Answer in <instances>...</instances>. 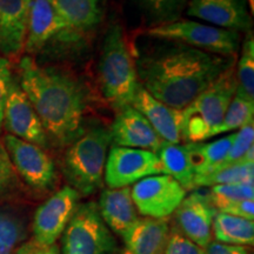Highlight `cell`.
<instances>
[{
    "mask_svg": "<svg viewBox=\"0 0 254 254\" xmlns=\"http://www.w3.org/2000/svg\"><path fill=\"white\" fill-rule=\"evenodd\" d=\"M78 37L57 13L51 0H31L25 51L36 55L50 41H72Z\"/></svg>",
    "mask_w": 254,
    "mask_h": 254,
    "instance_id": "4fadbf2b",
    "label": "cell"
},
{
    "mask_svg": "<svg viewBox=\"0 0 254 254\" xmlns=\"http://www.w3.org/2000/svg\"><path fill=\"white\" fill-rule=\"evenodd\" d=\"M98 80L101 94L114 109L132 104L139 87L135 63L123 28L114 25L107 31L101 49Z\"/></svg>",
    "mask_w": 254,
    "mask_h": 254,
    "instance_id": "277c9868",
    "label": "cell"
},
{
    "mask_svg": "<svg viewBox=\"0 0 254 254\" xmlns=\"http://www.w3.org/2000/svg\"><path fill=\"white\" fill-rule=\"evenodd\" d=\"M234 136H236V133H232L230 135L217 139L212 142H187L185 144L190 157L192 159L193 167H194V179L214 172L224 163L233 144Z\"/></svg>",
    "mask_w": 254,
    "mask_h": 254,
    "instance_id": "7402d4cb",
    "label": "cell"
},
{
    "mask_svg": "<svg viewBox=\"0 0 254 254\" xmlns=\"http://www.w3.org/2000/svg\"><path fill=\"white\" fill-rule=\"evenodd\" d=\"M247 2H249L250 7H251V14H253V11H254V0H246Z\"/></svg>",
    "mask_w": 254,
    "mask_h": 254,
    "instance_id": "74e56055",
    "label": "cell"
},
{
    "mask_svg": "<svg viewBox=\"0 0 254 254\" xmlns=\"http://www.w3.org/2000/svg\"><path fill=\"white\" fill-rule=\"evenodd\" d=\"M18 82L50 140L67 147L84 132L86 92L74 77L43 67L31 56H25L19 63Z\"/></svg>",
    "mask_w": 254,
    "mask_h": 254,
    "instance_id": "7a4b0ae2",
    "label": "cell"
},
{
    "mask_svg": "<svg viewBox=\"0 0 254 254\" xmlns=\"http://www.w3.org/2000/svg\"><path fill=\"white\" fill-rule=\"evenodd\" d=\"M212 231L218 243L221 244L244 246L254 243V222L249 219L218 212Z\"/></svg>",
    "mask_w": 254,
    "mask_h": 254,
    "instance_id": "cb8c5ba5",
    "label": "cell"
},
{
    "mask_svg": "<svg viewBox=\"0 0 254 254\" xmlns=\"http://www.w3.org/2000/svg\"><path fill=\"white\" fill-rule=\"evenodd\" d=\"M113 146L140 148L157 153L164 141L153 127L132 105L118 110L110 128Z\"/></svg>",
    "mask_w": 254,
    "mask_h": 254,
    "instance_id": "9a60e30c",
    "label": "cell"
},
{
    "mask_svg": "<svg viewBox=\"0 0 254 254\" xmlns=\"http://www.w3.org/2000/svg\"><path fill=\"white\" fill-rule=\"evenodd\" d=\"M12 80H13V77H12L9 60L4 57H0V133L2 131V125H4L5 105Z\"/></svg>",
    "mask_w": 254,
    "mask_h": 254,
    "instance_id": "836d02e7",
    "label": "cell"
},
{
    "mask_svg": "<svg viewBox=\"0 0 254 254\" xmlns=\"http://www.w3.org/2000/svg\"><path fill=\"white\" fill-rule=\"evenodd\" d=\"M254 182V161H244L219 168L205 177L195 178L194 187H212L215 185H237Z\"/></svg>",
    "mask_w": 254,
    "mask_h": 254,
    "instance_id": "484cf974",
    "label": "cell"
},
{
    "mask_svg": "<svg viewBox=\"0 0 254 254\" xmlns=\"http://www.w3.org/2000/svg\"><path fill=\"white\" fill-rule=\"evenodd\" d=\"M141 7L158 20L173 21L189 4V0H138Z\"/></svg>",
    "mask_w": 254,
    "mask_h": 254,
    "instance_id": "1f68e13d",
    "label": "cell"
},
{
    "mask_svg": "<svg viewBox=\"0 0 254 254\" xmlns=\"http://www.w3.org/2000/svg\"><path fill=\"white\" fill-rule=\"evenodd\" d=\"M114 234L93 201L79 205L62 234L60 254H120Z\"/></svg>",
    "mask_w": 254,
    "mask_h": 254,
    "instance_id": "8992f818",
    "label": "cell"
},
{
    "mask_svg": "<svg viewBox=\"0 0 254 254\" xmlns=\"http://www.w3.org/2000/svg\"><path fill=\"white\" fill-rule=\"evenodd\" d=\"M217 213L207 192H192L174 211L177 231L195 245L205 249L212 241V227Z\"/></svg>",
    "mask_w": 254,
    "mask_h": 254,
    "instance_id": "5bb4252c",
    "label": "cell"
},
{
    "mask_svg": "<svg viewBox=\"0 0 254 254\" xmlns=\"http://www.w3.org/2000/svg\"><path fill=\"white\" fill-rule=\"evenodd\" d=\"M2 144L15 172L30 189L39 193L55 189L58 183V173L55 161L44 148L11 134L4 136Z\"/></svg>",
    "mask_w": 254,
    "mask_h": 254,
    "instance_id": "ba28073f",
    "label": "cell"
},
{
    "mask_svg": "<svg viewBox=\"0 0 254 254\" xmlns=\"http://www.w3.org/2000/svg\"><path fill=\"white\" fill-rule=\"evenodd\" d=\"M234 60V57L165 41L164 45L141 53L134 63L139 84L152 97L173 109L184 110Z\"/></svg>",
    "mask_w": 254,
    "mask_h": 254,
    "instance_id": "6da1fadb",
    "label": "cell"
},
{
    "mask_svg": "<svg viewBox=\"0 0 254 254\" xmlns=\"http://www.w3.org/2000/svg\"><path fill=\"white\" fill-rule=\"evenodd\" d=\"M187 190L167 174L146 177L133 184L131 195L138 213L146 218L166 219L185 199Z\"/></svg>",
    "mask_w": 254,
    "mask_h": 254,
    "instance_id": "9c48e42d",
    "label": "cell"
},
{
    "mask_svg": "<svg viewBox=\"0 0 254 254\" xmlns=\"http://www.w3.org/2000/svg\"><path fill=\"white\" fill-rule=\"evenodd\" d=\"M170 233L166 219L139 218L123 238L124 249L120 254H163Z\"/></svg>",
    "mask_w": 254,
    "mask_h": 254,
    "instance_id": "ffe728a7",
    "label": "cell"
},
{
    "mask_svg": "<svg viewBox=\"0 0 254 254\" xmlns=\"http://www.w3.org/2000/svg\"><path fill=\"white\" fill-rule=\"evenodd\" d=\"M187 15L230 31L249 32L252 27L246 0H190Z\"/></svg>",
    "mask_w": 254,
    "mask_h": 254,
    "instance_id": "2e32d148",
    "label": "cell"
},
{
    "mask_svg": "<svg viewBox=\"0 0 254 254\" xmlns=\"http://www.w3.org/2000/svg\"><path fill=\"white\" fill-rule=\"evenodd\" d=\"M110 145V128L94 124L85 127L66 148L63 159L64 177L80 196L93 194L103 186Z\"/></svg>",
    "mask_w": 254,
    "mask_h": 254,
    "instance_id": "3957f363",
    "label": "cell"
},
{
    "mask_svg": "<svg viewBox=\"0 0 254 254\" xmlns=\"http://www.w3.org/2000/svg\"><path fill=\"white\" fill-rule=\"evenodd\" d=\"M157 155L164 174L172 177L186 190L194 189V167L186 145L164 142Z\"/></svg>",
    "mask_w": 254,
    "mask_h": 254,
    "instance_id": "603a6c76",
    "label": "cell"
},
{
    "mask_svg": "<svg viewBox=\"0 0 254 254\" xmlns=\"http://www.w3.org/2000/svg\"><path fill=\"white\" fill-rule=\"evenodd\" d=\"M222 213H227L236 217L249 219L253 220L254 219V200H243L238 201L236 204L228 206L226 209L222 211Z\"/></svg>",
    "mask_w": 254,
    "mask_h": 254,
    "instance_id": "d590c367",
    "label": "cell"
},
{
    "mask_svg": "<svg viewBox=\"0 0 254 254\" xmlns=\"http://www.w3.org/2000/svg\"><path fill=\"white\" fill-rule=\"evenodd\" d=\"M8 134L46 148L50 145L45 128L27 95L17 80H12L5 105L4 125Z\"/></svg>",
    "mask_w": 254,
    "mask_h": 254,
    "instance_id": "7c38bea8",
    "label": "cell"
},
{
    "mask_svg": "<svg viewBox=\"0 0 254 254\" xmlns=\"http://www.w3.org/2000/svg\"><path fill=\"white\" fill-rule=\"evenodd\" d=\"M163 254H205L204 249L195 245L194 243L187 239L179 232L170 233L167 245Z\"/></svg>",
    "mask_w": 254,
    "mask_h": 254,
    "instance_id": "d6a6232c",
    "label": "cell"
},
{
    "mask_svg": "<svg viewBox=\"0 0 254 254\" xmlns=\"http://www.w3.org/2000/svg\"><path fill=\"white\" fill-rule=\"evenodd\" d=\"M27 238V221L14 209L0 206V254H14Z\"/></svg>",
    "mask_w": 254,
    "mask_h": 254,
    "instance_id": "d4e9b609",
    "label": "cell"
},
{
    "mask_svg": "<svg viewBox=\"0 0 254 254\" xmlns=\"http://www.w3.org/2000/svg\"><path fill=\"white\" fill-rule=\"evenodd\" d=\"M213 207L222 212L228 206L243 200H254V186L250 184L237 185H215L207 192Z\"/></svg>",
    "mask_w": 254,
    "mask_h": 254,
    "instance_id": "f1b7e54d",
    "label": "cell"
},
{
    "mask_svg": "<svg viewBox=\"0 0 254 254\" xmlns=\"http://www.w3.org/2000/svg\"><path fill=\"white\" fill-rule=\"evenodd\" d=\"M205 254H249V251L244 246L227 245L218 241H211L204 249Z\"/></svg>",
    "mask_w": 254,
    "mask_h": 254,
    "instance_id": "8d00e7d4",
    "label": "cell"
},
{
    "mask_svg": "<svg viewBox=\"0 0 254 254\" xmlns=\"http://www.w3.org/2000/svg\"><path fill=\"white\" fill-rule=\"evenodd\" d=\"M80 194L65 186L40 205L32 221L33 239L43 245H55L79 206Z\"/></svg>",
    "mask_w": 254,
    "mask_h": 254,
    "instance_id": "8fae6325",
    "label": "cell"
},
{
    "mask_svg": "<svg viewBox=\"0 0 254 254\" xmlns=\"http://www.w3.org/2000/svg\"><path fill=\"white\" fill-rule=\"evenodd\" d=\"M131 105L148 120L164 142L180 144L183 110H176L155 99L140 84Z\"/></svg>",
    "mask_w": 254,
    "mask_h": 254,
    "instance_id": "e0dca14e",
    "label": "cell"
},
{
    "mask_svg": "<svg viewBox=\"0 0 254 254\" xmlns=\"http://www.w3.org/2000/svg\"><path fill=\"white\" fill-rule=\"evenodd\" d=\"M28 0H0V57L15 58L26 40Z\"/></svg>",
    "mask_w": 254,
    "mask_h": 254,
    "instance_id": "ac0fdd59",
    "label": "cell"
},
{
    "mask_svg": "<svg viewBox=\"0 0 254 254\" xmlns=\"http://www.w3.org/2000/svg\"><path fill=\"white\" fill-rule=\"evenodd\" d=\"M155 174H164L157 153L140 148L112 146L105 164L104 182L109 189H122Z\"/></svg>",
    "mask_w": 254,
    "mask_h": 254,
    "instance_id": "30bf717a",
    "label": "cell"
},
{
    "mask_svg": "<svg viewBox=\"0 0 254 254\" xmlns=\"http://www.w3.org/2000/svg\"><path fill=\"white\" fill-rule=\"evenodd\" d=\"M237 87L234 63L183 110L182 140L202 142L215 136Z\"/></svg>",
    "mask_w": 254,
    "mask_h": 254,
    "instance_id": "5b68a950",
    "label": "cell"
},
{
    "mask_svg": "<svg viewBox=\"0 0 254 254\" xmlns=\"http://www.w3.org/2000/svg\"><path fill=\"white\" fill-rule=\"evenodd\" d=\"M155 39L184 44L193 49L222 57H236L240 50V33L194 20H173L146 31Z\"/></svg>",
    "mask_w": 254,
    "mask_h": 254,
    "instance_id": "52a82bcc",
    "label": "cell"
},
{
    "mask_svg": "<svg viewBox=\"0 0 254 254\" xmlns=\"http://www.w3.org/2000/svg\"><path fill=\"white\" fill-rule=\"evenodd\" d=\"M28 1H31V0H28Z\"/></svg>",
    "mask_w": 254,
    "mask_h": 254,
    "instance_id": "f35d334b",
    "label": "cell"
},
{
    "mask_svg": "<svg viewBox=\"0 0 254 254\" xmlns=\"http://www.w3.org/2000/svg\"><path fill=\"white\" fill-rule=\"evenodd\" d=\"M244 161H254V125L253 123L244 126L236 132L233 144H232L227 157L224 163L217 170L231 165L244 163ZM215 170V171H217Z\"/></svg>",
    "mask_w": 254,
    "mask_h": 254,
    "instance_id": "f546056e",
    "label": "cell"
},
{
    "mask_svg": "<svg viewBox=\"0 0 254 254\" xmlns=\"http://www.w3.org/2000/svg\"><path fill=\"white\" fill-rule=\"evenodd\" d=\"M238 87L236 93L254 100V38L251 31L241 45V55L236 69Z\"/></svg>",
    "mask_w": 254,
    "mask_h": 254,
    "instance_id": "4316f807",
    "label": "cell"
},
{
    "mask_svg": "<svg viewBox=\"0 0 254 254\" xmlns=\"http://www.w3.org/2000/svg\"><path fill=\"white\" fill-rule=\"evenodd\" d=\"M253 117L254 100H250L243 95L236 93L228 105L226 113L218 127L215 135L243 128L244 126L254 123Z\"/></svg>",
    "mask_w": 254,
    "mask_h": 254,
    "instance_id": "83f0119b",
    "label": "cell"
},
{
    "mask_svg": "<svg viewBox=\"0 0 254 254\" xmlns=\"http://www.w3.org/2000/svg\"><path fill=\"white\" fill-rule=\"evenodd\" d=\"M51 2L75 34L92 30L101 20L100 0H51Z\"/></svg>",
    "mask_w": 254,
    "mask_h": 254,
    "instance_id": "44dd1931",
    "label": "cell"
},
{
    "mask_svg": "<svg viewBox=\"0 0 254 254\" xmlns=\"http://www.w3.org/2000/svg\"><path fill=\"white\" fill-rule=\"evenodd\" d=\"M14 254H60V250L57 244L50 246L43 245L32 238L19 245L14 251Z\"/></svg>",
    "mask_w": 254,
    "mask_h": 254,
    "instance_id": "e575fe53",
    "label": "cell"
},
{
    "mask_svg": "<svg viewBox=\"0 0 254 254\" xmlns=\"http://www.w3.org/2000/svg\"><path fill=\"white\" fill-rule=\"evenodd\" d=\"M98 208L111 232L122 238L128 233L139 219L129 187L104 190Z\"/></svg>",
    "mask_w": 254,
    "mask_h": 254,
    "instance_id": "d6986e66",
    "label": "cell"
},
{
    "mask_svg": "<svg viewBox=\"0 0 254 254\" xmlns=\"http://www.w3.org/2000/svg\"><path fill=\"white\" fill-rule=\"evenodd\" d=\"M23 187V182L15 172L4 144L0 141V202L20 195Z\"/></svg>",
    "mask_w": 254,
    "mask_h": 254,
    "instance_id": "4dcf8cb0",
    "label": "cell"
}]
</instances>
